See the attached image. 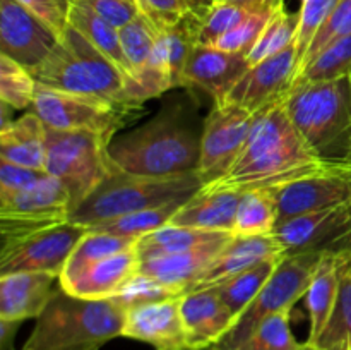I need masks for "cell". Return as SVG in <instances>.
Here are the masks:
<instances>
[{"label": "cell", "instance_id": "obj_9", "mask_svg": "<svg viewBox=\"0 0 351 350\" xmlns=\"http://www.w3.org/2000/svg\"><path fill=\"white\" fill-rule=\"evenodd\" d=\"M322 256L324 254L317 253L285 256L259 295L247 305L228 335L216 345L218 350H239L264 319L278 312H290L295 302L307 294L312 275Z\"/></svg>", "mask_w": 351, "mask_h": 350}, {"label": "cell", "instance_id": "obj_41", "mask_svg": "<svg viewBox=\"0 0 351 350\" xmlns=\"http://www.w3.org/2000/svg\"><path fill=\"white\" fill-rule=\"evenodd\" d=\"M278 9H281V7H278ZM278 9H264L250 12L239 26H235L230 33L219 38L213 47L230 51V54H240L247 57L249 51L254 48V45L257 43L261 34H263L264 27L267 26V23H269L271 17H273V14Z\"/></svg>", "mask_w": 351, "mask_h": 350}, {"label": "cell", "instance_id": "obj_20", "mask_svg": "<svg viewBox=\"0 0 351 350\" xmlns=\"http://www.w3.org/2000/svg\"><path fill=\"white\" fill-rule=\"evenodd\" d=\"M60 287V277L48 271H17L0 277V319L21 323L43 312Z\"/></svg>", "mask_w": 351, "mask_h": 350}, {"label": "cell", "instance_id": "obj_36", "mask_svg": "<svg viewBox=\"0 0 351 350\" xmlns=\"http://www.w3.org/2000/svg\"><path fill=\"white\" fill-rule=\"evenodd\" d=\"M298 23L300 17L298 12H288L285 5L273 14L267 26L264 27L263 34L259 36L257 43L247 55L249 65H257L266 58L274 57L287 50L288 47L295 45L298 33Z\"/></svg>", "mask_w": 351, "mask_h": 350}, {"label": "cell", "instance_id": "obj_5", "mask_svg": "<svg viewBox=\"0 0 351 350\" xmlns=\"http://www.w3.org/2000/svg\"><path fill=\"white\" fill-rule=\"evenodd\" d=\"M31 74L36 84L47 88L129 103L125 98L127 75L122 69L71 24L57 47Z\"/></svg>", "mask_w": 351, "mask_h": 350}, {"label": "cell", "instance_id": "obj_45", "mask_svg": "<svg viewBox=\"0 0 351 350\" xmlns=\"http://www.w3.org/2000/svg\"><path fill=\"white\" fill-rule=\"evenodd\" d=\"M99 17L115 26L117 30L129 24L141 14L139 5L134 0H79Z\"/></svg>", "mask_w": 351, "mask_h": 350}, {"label": "cell", "instance_id": "obj_56", "mask_svg": "<svg viewBox=\"0 0 351 350\" xmlns=\"http://www.w3.org/2000/svg\"><path fill=\"white\" fill-rule=\"evenodd\" d=\"M134 2H136V0H134Z\"/></svg>", "mask_w": 351, "mask_h": 350}, {"label": "cell", "instance_id": "obj_16", "mask_svg": "<svg viewBox=\"0 0 351 350\" xmlns=\"http://www.w3.org/2000/svg\"><path fill=\"white\" fill-rule=\"evenodd\" d=\"M180 299H167L127 309L122 336L149 343L154 350H189Z\"/></svg>", "mask_w": 351, "mask_h": 350}, {"label": "cell", "instance_id": "obj_22", "mask_svg": "<svg viewBox=\"0 0 351 350\" xmlns=\"http://www.w3.org/2000/svg\"><path fill=\"white\" fill-rule=\"evenodd\" d=\"M240 196L242 192L235 191V189L204 185L185 205H182L170 225L233 233Z\"/></svg>", "mask_w": 351, "mask_h": 350}, {"label": "cell", "instance_id": "obj_37", "mask_svg": "<svg viewBox=\"0 0 351 350\" xmlns=\"http://www.w3.org/2000/svg\"><path fill=\"white\" fill-rule=\"evenodd\" d=\"M36 81L29 69L12 58L0 55V98L12 110H26L33 106Z\"/></svg>", "mask_w": 351, "mask_h": 350}, {"label": "cell", "instance_id": "obj_31", "mask_svg": "<svg viewBox=\"0 0 351 350\" xmlns=\"http://www.w3.org/2000/svg\"><path fill=\"white\" fill-rule=\"evenodd\" d=\"M136 242L137 239H134V237H122L113 235V233L93 232V230H89L79 240L75 249L69 256L64 271L60 273V285L71 281L72 278L77 277L86 268L105 259V257L134 249Z\"/></svg>", "mask_w": 351, "mask_h": 350}, {"label": "cell", "instance_id": "obj_33", "mask_svg": "<svg viewBox=\"0 0 351 350\" xmlns=\"http://www.w3.org/2000/svg\"><path fill=\"white\" fill-rule=\"evenodd\" d=\"M185 202L187 201H175L170 202V205L143 209V211H136L125 216H119V218L96 223V225L88 226V229L93 230V232H105L113 233V235L139 239V237L154 232V230L161 229V226L170 225L173 216L177 215V211Z\"/></svg>", "mask_w": 351, "mask_h": 350}, {"label": "cell", "instance_id": "obj_50", "mask_svg": "<svg viewBox=\"0 0 351 350\" xmlns=\"http://www.w3.org/2000/svg\"><path fill=\"white\" fill-rule=\"evenodd\" d=\"M184 3L187 5L189 12L195 14L197 17L204 19V16L209 12V9L215 5L216 0H184Z\"/></svg>", "mask_w": 351, "mask_h": 350}, {"label": "cell", "instance_id": "obj_46", "mask_svg": "<svg viewBox=\"0 0 351 350\" xmlns=\"http://www.w3.org/2000/svg\"><path fill=\"white\" fill-rule=\"evenodd\" d=\"M141 12L149 17L158 30L177 24L189 12L184 0H136Z\"/></svg>", "mask_w": 351, "mask_h": 350}, {"label": "cell", "instance_id": "obj_25", "mask_svg": "<svg viewBox=\"0 0 351 350\" xmlns=\"http://www.w3.org/2000/svg\"><path fill=\"white\" fill-rule=\"evenodd\" d=\"M230 240L211 244V246L201 247V249H192L185 250V253L167 254V256L144 259L141 261L139 271L163 281L165 285L185 295L189 288H191V285L215 263V259L219 256L221 249Z\"/></svg>", "mask_w": 351, "mask_h": 350}, {"label": "cell", "instance_id": "obj_34", "mask_svg": "<svg viewBox=\"0 0 351 350\" xmlns=\"http://www.w3.org/2000/svg\"><path fill=\"white\" fill-rule=\"evenodd\" d=\"M351 75V34L335 41L319 51L311 62L300 69L295 86L328 82Z\"/></svg>", "mask_w": 351, "mask_h": 350}, {"label": "cell", "instance_id": "obj_24", "mask_svg": "<svg viewBox=\"0 0 351 350\" xmlns=\"http://www.w3.org/2000/svg\"><path fill=\"white\" fill-rule=\"evenodd\" d=\"M0 160L45 172L47 126L34 112L10 120L0 130Z\"/></svg>", "mask_w": 351, "mask_h": 350}, {"label": "cell", "instance_id": "obj_17", "mask_svg": "<svg viewBox=\"0 0 351 350\" xmlns=\"http://www.w3.org/2000/svg\"><path fill=\"white\" fill-rule=\"evenodd\" d=\"M180 312L189 350L218 345L237 321L216 287L182 295Z\"/></svg>", "mask_w": 351, "mask_h": 350}, {"label": "cell", "instance_id": "obj_18", "mask_svg": "<svg viewBox=\"0 0 351 350\" xmlns=\"http://www.w3.org/2000/svg\"><path fill=\"white\" fill-rule=\"evenodd\" d=\"M249 67L245 55L230 54L213 45L197 43L185 64L184 86L202 89L218 103L228 95Z\"/></svg>", "mask_w": 351, "mask_h": 350}, {"label": "cell", "instance_id": "obj_38", "mask_svg": "<svg viewBox=\"0 0 351 350\" xmlns=\"http://www.w3.org/2000/svg\"><path fill=\"white\" fill-rule=\"evenodd\" d=\"M120 43L130 65V75L147 64L156 47L160 30L143 12L119 30ZM129 75V78H130Z\"/></svg>", "mask_w": 351, "mask_h": 350}, {"label": "cell", "instance_id": "obj_47", "mask_svg": "<svg viewBox=\"0 0 351 350\" xmlns=\"http://www.w3.org/2000/svg\"><path fill=\"white\" fill-rule=\"evenodd\" d=\"M17 2L36 14L60 36L69 27V10H71L72 0H17Z\"/></svg>", "mask_w": 351, "mask_h": 350}, {"label": "cell", "instance_id": "obj_27", "mask_svg": "<svg viewBox=\"0 0 351 350\" xmlns=\"http://www.w3.org/2000/svg\"><path fill=\"white\" fill-rule=\"evenodd\" d=\"M345 256H348V254H345ZM345 256L324 254L322 259L319 261L314 275H312L307 294L304 297L305 304H307L308 319H311L307 342L314 343L324 331L326 325L331 318L336 299H338L339 271H341V263Z\"/></svg>", "mask_w": 351, "mask_h": 350}, {"label": "cell", "instance_id": "obj_49", "mask_svg": "<svg viewBox=\"0 0 351 350\" xmlns=\"http://www.w3.org/2000/svg\"><path fill=\"white\" fill-rule=\"evenodd\" d=\"M221 3H230V5L242 7L247 10H264V9H278L285 5V0H216Z\"/></svg>", "mask_w": 351, "mask_h": 350}, {"label": "cell", "instance_id": "obj_48", "mask_svg": "<svg viewBox=\"0 0 351 350\" xmlns=\"http://www.w3.org/2000/svg\"><path fill=\"white\" fill-rule=\"evenodd\" d=\"M41 174H43V172L31 170V168L0 160V198L26 187L27 184H31V182H33L34 178L40 177Z\"/></svg>", "mask_w": 351, "mask_h": 350}, {"label": "cell", "instance_id": "obj_19", "mask_svg": "<svg viewBox=\"0 0 351 350\" xmlns=\"http://www.w3.org/2000/svg\"><path fill=\"white\" fill-rule=\"evenodd\" d=\"M281 257H285V249L274 233L252 237L235 235L223 247L215 263L191 285L187 294L194 290L219 287L225 281L232 280L239 273L263 263V261L281 259Z\"/></svg>", "mask_w": 351, "mask_h": 350}, {"label": "cell", "instance_id": "obj_44", "mask_svg": "<svg viewBox=\"0 0 351 350\" xmlns=\"http://www.w3.org/2000/svg\"><path fill=\"white\" fill-rule=\"evenodd\" d=\"M339 0H302L300 10H298V33H297V54H298V67L304 58L305 51H307L308 45H311L312 38L319 31V27L324 24L328 19L329 14L335 10L338 5Z\"/></svg>", "mask_w": 351, "mask_h": 350}, {"label": "cell", "instance_id": "obj_3", "mask_svg": "<svg viewBox=\"0 0 351 350\" xmlns=\"http://www.w3.org/2000/svg\"><path fill=\"white\" fill-rule=\"evenodd\" d=\"M291 122L322 168L351 175V78L298 84L285 100Z\"/></svg>", "mask_w": 351, "mask_h": 350}, {"label": "cell", "instance_id": "obj_40", "mask_svg": "<svg viewBox=\"0 0 351 350\" xmlns=\"http://www.w3.org/2000/svg\"><path fill=\"white\" fill-rule=\"evenodd\" d=\"M177 297H182V294L178 290L168 287L163 281L156 280V278L149 277V275H144L141 273V271H137V273L134 275L130 280H127V283L110 299H113L120 307H123L127 311V309L136 307V305Z\"/></svg>", "mask_w": 351, "mask_h": 350}, {"label": "cell", "instance_id": "obj_28", "mask_svg": "<svg viewBox=\"0 0 351 350\" xmlns=\"http://www.w3.org/2000/svg\"><path fill=\"white\" fill-rule=\"evenodd\" d=\"M232 232H219V230L194 229V226L165 225L154 232L139 237L136 242V253L139 261L151 259L167 254L185 253V250L201 249L211 244L223 242L233 239Z\"/></svg>", "mask_w": 351, "mask_h": 350}, {"label": "cell", "instance_id": "obj_53", "mask_svg": "<svg viewBox=\"0 0 351 350\" xmlns=\"http://www.w3.org/2000/svg\"><path fill=\"white\" fill-rule=\"evenodd\" d=\"M202 350H218V347H209V349H202Z\"/></svg>", "mask_w": 351, "mask_h": 350}, {"label": "cell", "instance_id": "obj_35", "mask_svg": "<svg viewBox=\"0 0 351 350\" xmlns=\"http://www.w3.org/2000/svg\"><path fill=\"white\" fill-rule=\"evenodd\" d=\"M281 259L263 261V263L242 271L237 277H233L232 280L225 281L223 285L216 287L219 295H221V299L225 301V304L230 307V311L235 314V318H239L245 311L247 305L259 295V292L267 283V280L274 273V270H276Z\"/></svg>", "mask_w": 351, "mask_h": 350}, {"label": "cell", "instance_id": "obj_15", "mask_svg": "<svg viewBox=\"0 0 351 350\" xmlns=\"http://www.w3.org/2000/svg\"><path fill=\"white\" fill-rule=\"evenodd\" d=\"M278 223L351 202V175L321 172L276 189Z\"/></svg>", "mask_w": 351, "mask_h": 350}, {"label": "cell", "instance_id": "obj_39", "mask_svg": "<svg viewBox=\"0 0 351 350\" xmlns=\"http://www.w3.org/2000/svg\"><path fill=\"white\" fill-rule=\"evenodd\" d=\"M290 326V312H278L264 319L239 350H300Z\"/></svg>", "mask_w": 351, "mask_h": 350}, {"label": "cell", "instance_id": "obj_21", "mask_svg": "<svg viewBox=\"0 0 351 350\" xmlns=\"http://www.w3.org/2000/svg\"><path fill=\"white\" fill-rule=\"evenodd\" d=\"M71 211V196L67 189L57 177L47 172L26 187L0 198V215L26 216L60 225L69 222Z\"/></svg>", "mask_w": 351, "mask_h": 350}, {"label": "cell", "instance_id": "obj_51", "mask_svg": "<svg viewBox=\"0 0 351 350\" xmlns=\"http://www.w3.org/2000/svg\"><path fill=\"white\" fill-rule=\"evenodd\" d=\"M17 325H19V323L2 321V319H0V329H2V333H0V342H2V350H9L10 338H12L14 333H16Z\"/></svg>", "mask_w": 351, "mask_h": 350}, {"label": "cell", "instance_id": "obj_32", "mask_svg": "<svg viewBox=\"0 0 351 350\" xmlns=\"http://www.w3.org/2000/svg\"><path fill=\"white\" fill-rule=\"evenodd\" d=\"M315 345L324 350H351V254L345 256L339 271V290L335 309Z\"/></svg>", "mask_w": 351, "mask_h": 350}, {"label": "cell", "instance_id": "obj_23", "mask_svg": "<svg viewBox=\"0 0 351 350\" xmlns=\"http://www.w3.org/2000/svg\"><path fill=\"white\" fill-rule=\"evenodd\" d=\"M139 256L134 247L91 264L62 285V288L82 299H110L139 271Z\"/></svg>", "mask_w": 351, "mask_h": 350}, {"label": "cell", "instance_id": "obj_6", "mask_svg": "<svg viewBox=\"0 0 351 350\" xmlns=\"http://www.w3.org/2000/svg\"><path fill=\"white\" fill-rule=\"evenodd\" d=\"M201 187L202 182L197 174L151 177L117 170L88 199L72 209L69 222L91 226L143 209L189 201Z\"/></svg>", "mask_w": 351, "mask_h": 350}, {"label": "cell", "instance_id": "obj_12", "mask_svg": "<svg viewBox=\"0 0 351 350\" xmlns=\"http://www.w3.org/2000/svg\"><path fill=\"white\" fill-rule=\"evenodd\" d=\"M88 232V226L65 222L2 246L0 277L17 271H48L60 277L69 256Z\"/></svg>", "mask_w": 351, "mask_h": 350}, {"label": "cell", "instance_id": "obj_55", "mask_svg": "<svg viewBox=\"0 0 351 350\" xmlns=\"http://www.w3.org/2000/svg\"><path fill=\"white\" fill-rule=\"evenodd\" d=\"M89 350H99V349H89Z\"/></svg>", "mask_w": 351, "mask_h": 350}, {"label": "cell", "instance_id": "obj_26", "mask_svg": "<svg viewBox=\"0 0 351 350\" xmlns=\"http://www.w3.org/2000/svg\"><path fill=\"white\" fill-rule=\"evenodd\" d=\"M202 19L187 12L177 24L160 30L156 47L147 62L170 75L175 88L184 86V71L192 48L197 45L199 27Z\"/></svg>", "mask_w": 351, "mask_h": 350}, {"label": "cell", "instance_id": "obj_13", "mask_svg": "<svg viewBox=\"0 0 351 350\" xmlns=\"http://www.w3.org/2000/svg\"><path fill=\"white\" fill-rule=\"evenodd\" d=\"M297 74V45H291L281 54L266 58L257 65H250L249 71L230 89L221 103L242 106L257 113L273 103L285 102L293 89Z\"/></svg>", "mask_w": 351, "mask_h": 350}, {"label": "cell", "instance_id": "obj_42", "mask_svg": "<svg viewBox=\"0 0 351 350\" xmlns=\"http://www.w3.org/2000/svg\"><path fill=\"white\" fill-rule=\"evenodd\" d=\"M348 34H351V0H339V3L335 7V10L329 14L328 19L324 21V24L319 27L315 36L312 38L311 45H308L307 51H305L304 58H302L298 72H300V69L304 67L307 62H311L319 51L324 50L326 47H329V45L335 43V41L348 36Z\"/></svg>", "mask_w": 351, "mask_h": 350}, {"label": "cell", "instance_id": "obj_2", "mask_svg": "<svg viewBox=\"0 0 351 350\" xmlns=\"http://www.w3.org/2000/svg\"><path fill=\"white\" fill-rule=\"evenodd\" d=\"M201 137L184 105L161 108L130 132L113 137L108 154L117 170L134 175L173 177L197 174Z\"/></svg>", "mask_w": 351, "mask_h": 350}, {"label": "cell", "instance_id": "obj_29", "mask_svg": "<svg viewBox=\"0 0 351 350\" xmlns=\"http://www.w3.org/2000/svg\"><path fill=\"white\" fill-rule=\"evenodd\" d=\"M69 24L81 34H84L99 51H103L112 62H115L122 69L123 74L129 78L130 65L123 54L120 33L115 26L106 23L95 10H91L79 0H72L71 10H69Z\"/></svg>", "mask_w": 351, "mask_h": 350}, {"label": "cell", "instance_id": "obj_8", "mask_svg": "<svg viewBox=\"0 0 351 350\" xmlns=\"http://www.w3.org/2000/svg\"><path fill=\"white\" fill-rule=\"evenodd\" d=\"M29 110L43 120L48 129L88 130L112 143L125 124L139 117L143 106L36 84Z\"/></svg>", "mask_w": 351, "mask_h": 350}, {"label": "cell", "instance_id": "obj_4", "mask_svg": "<svg viewBox=\"0 0 351 350\" xmlns=\"http://www.w3.org/2000/svg\"><path fill=\"white\" fill-rule=\"evenodd\" d=\"M125 309L113 299H82L58 287L36 318L23 350L101 349L122 336Z\"/></svg>", "mask_w": 351, "mask_h": 350}, {"label": "cell", "instance_id": "obj_52", "mask_svg": "<svg viewBox=\"0 0 351 350\" xmlns=\"http://www.w3.org/2000/svg\"><path fill=\"white\" fill-rule=\"evenodd\" d=\"M300 350H324V349H321V347H317V345H315V343L305 342V343H302Z\"/></svg>", "mask_w": 351, "mask_h": 350}, {"label": "cell", "instance_id": "obj_7", "mask_svg": "<svg viewBox=\"0 0 351 350\" xmlns=\"http://www.w3.org/2000/svg\"><path fill=\"white\" fill-rule=\"evenodd\" d=\"M110 141L88 130H55L47 127L45 172L64 184L72 209L88 199L113 172Z\"/></svg>", "mask_w": 351, "mask_h": 350}, {"label": "cell", "instance_id": "obj_1", "mask_svg": "<svg viewBox=\"0 0 351 350\" xmlns=\"http://www.w3.org/2000/svg\"><path fill=\"white\" fill-rule=\"evenodd\" d=\"M326 172L287 112L285 102L273 103L254 115L249 137L232 170L208 187L278 189ZM204 187V185H202Z\"/></svg>", "mask_w": 351, "mask_h": 350}, {"label": "cell", "instance_id": "obj_54", "mask_svg": "<svg viewBox=\"0 0 351 350\" xmlns=\"http://www.w3.org/2000/svg\"><path fill=\"white\" fill-rule=\"evenodd\" d=\"M339 350H350V347H343V349H339Z\"/></svg>", "mask_w": 351, "mask_h": 350}, {"label": "cell", "instance_id": "obj_11", "mask_svg": "<svg viewBox=\"0 0 351 350\" xmlns=\"http://www.w3.org/2000/svg\"><path fill=\"white\" fill-rule=\"evenodd\" d=\"M274 235L285 249V256L297 254L351 253V202L305 213L278 223Z\"/></svg>", "mask_w": 351, "mask_h": 350}, {"label": "cell", "instance_id": "obj_10", "mask_svg": "<svg viewBox=\"0 0 351 350\" xmlns=\"http://www.w3.org/2000/svg\"><path fill=\"white\" fill-rule=\"evenodd\" d=\"M256 113L230 105L215 103L202 126L201 160L197 175L202 185L221 180L239 160L249 137Z\"/></svg>", "mask_w": 351, "mask_h": 350}, {"label": "cell", "instance_id": "obj_14", "mask_svg": "<svg viewBox=\"0 0 351 350\" xmlns=\"http://www.w3.org/2000/svg\"><path fill=\"white\" fill-rule=\"evenodd\" d=\"M60 34L17 0H0V55L33 71L57 47Z\"/></svg>", "mask_w": 351, "mask_h": 350}, {"label": "cell", "instance_id": "obj_43", "mask_svg": "<svg viewBox=\"0 0 351 350\" xmlns=\"http://www.w3.org/2000/svg\"><path fill=\"white\" fill-rule=\"evenodd\" d=\"M252 10L242 9V7L230 5V3L216 2L209 9L202 19L201 27H199V45H215L219 38L225 36L226 33L239 26Z\"/></svg>", "mask_w": 351, "mask_h": 350}, {"label": "cell", "instance_id": "obj_30", "mask_svg": "<svg viewBox=\"0 0 351 350\" xmlns=\"http://www.w3.org/2000/svg\"><path fill=\"white\" fill-rule=\"evenodd\" d=\"M278 225L276 189H250L240 196L233 235H271Z\"/></svg>", "mask_w": 351, "mask_h": 350}]
</instances>
